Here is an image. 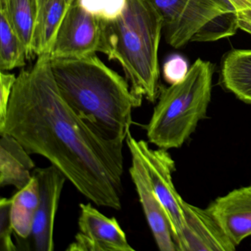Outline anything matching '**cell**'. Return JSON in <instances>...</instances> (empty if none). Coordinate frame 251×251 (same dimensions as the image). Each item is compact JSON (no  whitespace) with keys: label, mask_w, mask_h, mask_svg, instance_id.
Segmentation results:
<instances>
[{"label":"cell","mask_w":251,"mask_h":251,"mask_svg":"<svg viewBox=\"0 0 251 251\" xmlns=\"http://www.w3.org/2000/svg\"><path fill=\"white\" fill-rule=\"evenodd\" d=\"M126 142L131 155L129 173L155 243L161 251H177L171 225L154 192L146 167L135 144V138L130 132Z\"/></svg>","instance_id":"cell-9"},{"label":"cell","mask_w":251,"mask_h":251,"mask_svg":"<svg viewBox=\"0 0 251 251\" xmlns=\"http://www.w3.org/2000/svg\"><path fill=\"white\" fill-rule=\"evenodd\" d=\"M50 61L58 90L70 108L107 140L126 142L132 111L143 100L132 92L127 79L96 54Z\"/></svg>","instance_id":"cell-2"},{"label":"cell","mask_w":251,"mask_h":251,"mask_svg":"<svg viewBox=\"0 0 251 251\" xmlns=\"http://www.w3.org/2000/svg\"><path fill=\"white\" fill-rule=\"evenodd\" d=\"M184 223L175 238L177 251H233L236 245L229 239L207 208L184 201Z\"/></svg>","instance_id":"cell-11"},{"label":"cell","mask_w":251,"mask_h":251,"mask_svg":"<svg viewBox=\"0 0 251 251\" xmlns=\"http://www.w3.org/2000/svg\"><path fill=\"white\" fill-rule=\"evenodd\" d=\"M79 231L68 251H134L115 217H108L92 203H80Z\"/></svg>","instance_id":"cell-10"},{"label":"cell","mask_w":251,"mask_h":251,"mask_svg":"<svg viewBox=\"0 0 251 251\" xmlns=\"http://www.w3.org/2000/svg\"><path fill=\"white\" fill-rule=\"evenodd\" d=\"M2 133L30 155L48 159L95 205L121 209L124 142L107 140L70 108L58 90L49 54L17 76Z\"/></svg>","instance_id":"cell-1"},{"label":"cell","mask_w":251,"mask_h":251,"mask_svg":"<svg viewBox=\"0 0 251 251\" xmlns=\"http://www.w3.org/2000/svg\"><path fill=\"white\" fill-rule=\"evenodd\" d=\"M189 72L188 62L180 55L170 56L163 67V75L164 79L170 84L180 83L186 77Z\"/></svg>","instance_id":"cell-20"},{"label":"cell","mask_w":251,"mask_h":251,"mask_svg":"<svg viewBox=\"0 0 251 251\" xmlns=\"http://www.w3.org/2000/svg\"><path fill=\"white\" fill-rule=\"evenodd\" d=\"M27 52L14 30L6 11L0 8V70L8 72L24 67Z\"/></svg>","instance_id":"cell-18"},{"label":"cell","mask_w":251,"mask_h":251,"mask_svg":"<svg viewBox=\"0 0 251 251\" xmlns=\"http://www.w3.org/2000/svg\"><path fill=\"white\" fill-rule=\"evenodd\" d=\"M11 198H2L0 201V251H17L13 240L14 227L11 214Z\"/></svg>","instance_id":"cell-19"},{"label":"cell","mask_w":251,"mask_h":251,"mask_svg":"<svg viewBox=\"0 0 251 251\" xmlns=\"http://www.w3.org/2000/svg\"><path fill=\"white\" fill-rule=\"evenodd\" d=\"M103 22L102 53L120 63L136 97L155 102L160 94L162 17L149 0H127L121 16Z\"/></svg>","instance_id":"cell-3"},{"label":"cell","mask_w":251,"mask_h":251,"mask_svg":"<svg viewBox=\"0 0 251 251\" xmlns=\"http://www.w3.org/2000/svg\"><path fill=\"white\" fill-rule=\"evenodd\" d=\"M0 8L6 11L11 25L25 47L27 60L31 59L34 57L33 42L38 0H5Z\"/></svg>","instance_id":"cell-17"},{"label":"cell","mask_w":251,"mask_h":251,"mask_svg":"<svg viewBox=\"0 0 251 251\" xmlns=\"http://www.w3.org/2000/svg\"><path fill=\"white\" fill-rule=\"evenodd\" d=\"M11 198V220L14 236L26 239L31 234L35 216L39 202V182L33 174L30 183Z\"/></svg>","instance_id":"cell-16"},{"label":"cell","mask_w":251,"mask_h":251,"mask_svg":"<svg viewBox=\"0 0 251 251\" xmlns=\"http://www.w3.org/2000/svg\"><path fill=\"white\" fill-rule=\"evenodd\" d=\"M103 50V20L85 11L77 2L71 4L55 36L50 58H81Z\"/></svg>","instance_id":"cell-6"},{"label":"cell","mask_w":251,"mask_h":251,"mask_svg":"<svg viewBox=\"0 0 251 251\" xmlns=\"http://www.w3.org/2000/svg\"><path fill=\"white\" fill-rule=\"evenodd\" d=\"M214 67L198 59L180 83L160 92L158 101L147 126L150 143L158 148H179L206 115L211 98Z\"/></svg>","instance_id":"cell-4"},{"label":"cell","mask_w":251,"mask_h":251,"mask_svg":"<svg viewBox=\"0 0 251 251\" xmlns=\"http://www.w3.org/2000/svg\"><path fill=\"white\" fill-rule=\"evenodd\" d=\"M77 0H67V3H68L69 5H71V4L74 3V2H77Z\"/></svg>","instance_id":"cell-24"},{"label":"cell","mask_w":251,"mask_h":251,"mask_svg":"<svg viewBox=\"0 0 251 251\" xmlns=\"http://www.w3.org/2000/svg\"><path fill=\"white\" fill-rule=\"evenodd\" d=\"M127 4V0H105V8L101 20L113 21L122 15Z\"/></svg>","instance_id":"cell-22"},{"label":"cell","mask_w":251,"mask_h":251,"mask_svg":"<svg viewBox=\"0 0 251 251\" xmlns=\"http://www.w3.org/2000/svg\"><path fill=\"white\" fill-rule=\"evenodd\" d=\"M69 6L67 0H38L37 17L33 42L34 56L50 55Z\"/></svg>","instance_id":"cell-14"},{"label":"cell","mask_w":251,"mask_h":251,"mask_svg":"<svg viewBox=\"0 0 251 251\" xmlns=\"http://www.w3.org/2000/svg\"><path fill=\"white\" fill-rule=\"evenodd\" d=\"M221 80L238 99L251 104V49L233 50L226 54L222 62Z\"/></svg>","instance_id":"cell-15"},{"label":"cell","mask_w":251,"mask_h":251,"mask_svg":"<svg viewBox=\"0 0 251 251\" xmlns=\"http://www.w3.org/2000/svg\"><path fill=\"white\" fill-rule=\"evenodd\" d=\"M135 144L146 167L154 192L168 217L175 240L184 223V201L173 183L176 163L167 150L152 149L145 140L135 139Z\"/></svg>","instance_id":"cell-7"},{"label":"cell","mask_w":251,"mask_h":251,"mask_svg":"<svg viewBox=\"0 0 251 251\" xmlns=\"http://www.w3.org/2000/svg\"><path fill=\"white\" fill-rule=\"evenodd\" d=\"M207 209L236 246L251 236V185L219 197Z\"/></svg>","instance_id":"cell-12"},{"label":"cell","mask_w":251,"mask_h":251,"mask_svg":"<svg viewBox=\"0 0 251 251\" xmlns=\"http://www.w3.org/2000/svg\"><path fill=\"white\" fill-rule=\"evenodd\" d=\"M77 2L89 14L100 19L102 17L105 8V0H77Z\"/></svg>","instance_id":"cell-23"},{"label":"cell","mask_w":251,"mask_h":251,"mask_svg":"<svg viewBox=\"0 0 251 251\" xmlns=\"http://www.w3.org/2000/svg\"><path fill=\"white\" fill-rule=\"evenodd\" d=\"M162 17L166 40L175 48L189 42H212L239 28L228 0H149Z\"/></svg>","instance_id":"cell-5"},{"label":"cell","mask_w":251,"mask_h":251,"mask_svg":"<svg viewBox=\"0 0 251 251\" xmlns=\"http://www.w3.org/2000/svg\"><path fill=\"white\" fill-rule=\"evenodd\" d=\"M35 163L30 154L12 136L0 133V186L25 187L33 178Z\"/></svg>","instance_id":"cell-13"},{"label":"cell","mask_w":251,"mask_h":251,"mask_svg":"<svg viewBox=\"0 0 251 251\" xmlns=\"http://www.w3.org/2000/svg\"><path fill=\"white\" fill-rule=\"evenodd\" d=\"M33 174L39 182V202L33 222L31 234L26 239H17L19 242H27L20 246L30 244L36 251H54V226L59 206L61 193L67 179L56 167L50 165L36 168Z\"/></svg>","instance_id":"cell-8"},{"label":"cell","mask_w":251,"mask_h":251,"mask_svg":"<svg viewBox=\"0 0 251 251\" xmlns=\"http://www.w3.org/2000/svg\"><path fill=\"white\" fill-rule=\"evenodd\" d=\"M5 2V0H0V5H2Z\"/></svg>","instance_id":"cell-25"},{"label":"cell","mask_w":251,"mask_h":251,"mask_svg":"<svg viewBox=\"0 0 251 251\" xmlns=\"http://www.w3.org/2000/svg\"><path fill=\"white\" fill-rule=\"evenodd\" d=\"M15 75L1 71L0 73V127L3 126L6 118L11 94L15 84Z\"/></svg>","instance_id":"cell-21"}]
</instances>
